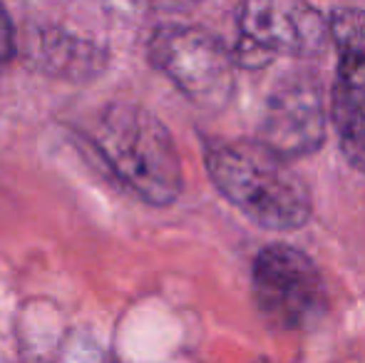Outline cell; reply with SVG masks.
I'll return each instance as SVG.
<instances>
[{
  "label": "cell",
  "instance_id": "cell-1",
  "mask_svg": "<svg viewBox=\"0 0 365 363\" xmlns=\"http://www.w3.org/2000/svg\"><path fill=\"white\" fill-rule=\"evenodd\" d=\"M207 172L214 187L261 229L293 232L311 217L308 187L286 160L259 142L209 147Z\"/></svg>",
  "mask_w": 365,
  "mask_h": 363
},
{
  "label": "cell",
  "instance_id": "cell-2",
  "mask_svg": "<svg viewBox=\"0 0 365 363\" xmlns=\"http://www.w3.org/2000/svg\"><path fill=\"white\" fill-rule=\"evenodd\" d=\"M97 150L130 192L152 207H169L184 187L182 162L159 117L135 102H112L100 115Z\"/></svg>",
  "mask_w": 365,
  "mask_h": 363
},
{
  "label": "cell",
  "instance_id": "cell-3",
  "mask_svg": "<svg viewBox=\"0 0 365 363\" xmlns=\"http://www.w3.org/2000/svg\"><path fill=\"white\" fill-rule=\"evenodd\" d=\"M149 60L204 110H221L234 92L231 50L202 28L177 23L157 28L149 40Z\"/></svg>",
  "mask_w": 365,
  "mask_h": 363
},
{
  "label": "cell",
  "instance_id": "cell-4",
  "mask_svg": "<svg viewBox=\"0 0 365 363\" xmlns=\"http://www.w3.org/2000/svg\"><path fill=\"white\" fill-rule=\"evenodd\" d=\"M251 291L259 314L279 331L308 329L326 311V284L318 267L296 247L271 244L251 269Z\"/></svg>",
  "mask_w": 365,
  "mask_h": 363
},
{
  "label": "cell",
  "instance_id": "cell-5",
  "mask_svg": "<svg viewBox=\"0 0 365 363\" xmlns=\"http://www.w3.org/2000/svg\"><path fill=\"white\" fill-rule=\"evenodd\" d=\"M328 20V40L338 50V73L331 117L338 142L356 170L365 172V13L336 8Z\"/></svg>",
  "mask_w": 365,
  "mask_h": 363
},
{
  "label": "cell",
  "instance_id": "cell-6",
  "mask_svg": "<svg viewBox=\"0 0 365 363\" xmlns=\"http://www.w3.org/2000/svg\"><path fill=\"white\" fill-rule=\"evenodd\" d=\"M326 125L321 85L311 75H291L271 90L256 142L289 162L313 155L326 140Z\"/></svg>",
  "mask_w": 365,
  "mask_h": 363
},
{
  "label": "cell",
  "instance_id": "cell-7",
  "mask_svg": "<svg viewBox=\"0 0 365 363\" xmlns=\"http://www.w3.org/2000/svg\"><path fill=\"white\" fill-rule=\"evenodd\" d=\"M236 23L239 40L271 58H313L328 45V20L306 0H244Z\"/></svg>",
  "mask_w": 365,
  "mask_h": 363
},
{
  "label": "cell",
  "instance_id": "cell-8",
  "mask_svg": "<svg viewBox=\"0 0 365 363\" xmlns=\"http://www.w3.org/2000/svg\"><path fill=\"white\" fill-rule=\"evenodd\" d=\"M33 58L40 70L65 80H87L105 65V53L95 43L48 28L33 38Z\"/></svg>",
  "mask_w": 365,
  "mask_h": 363
},
{
  "label": "cell",
  "instance_id": "cell-9",
  "mask_svg": "<svg viewBox=\"0 0 365 363\" xmlns=\"http://www.w3.org/2000/svg\"><path fill=\"white\" fill-rule=\"evenodd\" d=\"M15 50H18V38H15L13 20H10L8 10L0 5V70L15 58Z\"/></svg>",
  "mask_w": 365,
  "mask_h": 363
},
{
  "label": "cell",
  "instance_id": "cell-10",
  "mask_svg": "<svg viewBox=\"0 0 365 363\" xmlns=\"http://www.w3.org/2000/svg\"><path fill=\"white\" fill-rule=\"evenodd\" d=\"M194 3H199V0H152L154 8L169 10V13H177V10H187V8H192Z\"/></svg>",
  "mask_w": 365,
  "mask_h": 363
}]
</instances>
